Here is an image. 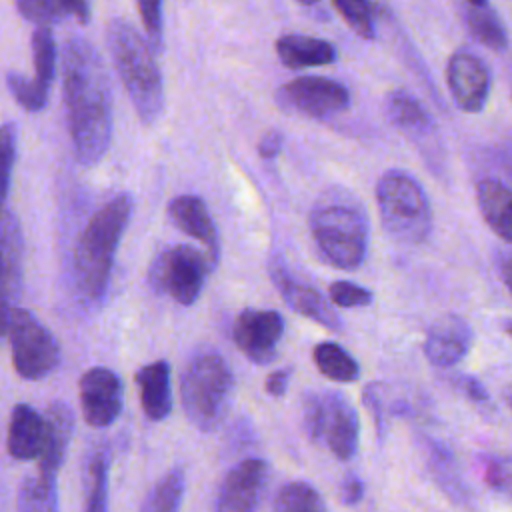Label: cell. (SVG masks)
Listing matches in <instances>:
<instances>
[{"instance_id": "1", "label": "cell", "mask_w": 512, "mask_h": 512, "mask_svg": "<svg viewBox=\"0 0 512 512\" xmlns=\"http://www.w3.org/2000/svg\"><path fill=\"white\" fill-rule=\"evenodd\" d=\"M62 88L74 154L94 166L112 138V94L102 58L92 44L70 38L62 54Z\"/></svg>"}, {"instance_id": "18", "label": "cell", "mask_w": 512, "mask_h": 512, "mask_svg": "<svg viewBox=\"0 0 512 512\" xmlns=\"http://www.w3.org/2000/svg\"><path fill=\"white\" fill-rule=\"evenodd\" d=\"M386 114L390 122L410 140L414 146L428 156L432 154V146L440 144L434 122L428 110L406 90H394L386 96Z\"/></svg>"}, {"instance_id": "6", "label": "cell", "mask_w": 512, "mask_h": 512, "mask_svg": "<svg viewBox=\"0 0 512 512\" xmlns=\"http://www.w3.org/2000/svg\"><path fill=\"white\" fill-rule=\"evenodd\" d=\"M310 232L320 256L334 268H358L368 250V218L360 206L330 202L310 212Z\"/></svg>"}, {"instance_id": "31", "label": "cell", "mask_w": 512, "mask_h": 512, "mask_svg": "<svg viewBox=\"0 0 512 512\" xmlns=\"http://www.w3.org/2000/svg\"><path fill=\"white\" fill-rule=\"evenodd\" d=\"M468 28L472 36L492 50H504L508 46V36L498 16L484 6H472L468 10Z\"/></svg>"}, {"instance_id": "41", "label": "cell", "mask_w": 512, "mask_h": 512, "mask_svg": "<svg viewBox=\"0 0 512 512\" xmlns=\"http://www.w3.org/2000/svg\"><path fill=\"white\" fill-rule=\"evenodd\" d=\"M364 496V484L356 474H346L340 482V500L346 506L358 504Z\"/></svg>"}, {"instance_id": "3", "label": "cell", "mask_w": 512, "mask_h": 512, "mask_svg": "<svg viewBox=\"0 0 512 512\" xmlns=\"http://www.w3.org/2000/svg\"><path fill=\"white\" fill-rule=\"evenodd\" d=\"M106 44L138 118L152 124L164 108V84L152 44L124 20L108 24Z\"/></svg>"}, {"instance_id": "47", "label": "cell", "mask_w": 512, "mask_h": 512, "mask_svg": "<svg viewBox=\"0 0 512 512\" xmlns=\"http://www.w3.org/2000/svg\"><path fill=\"white\" fill-rule=\"evenodd\" d=\"M470 2V6H484L486 4V0H468Z\"/></svg>"}, {"instance_id": "19", "label": "cell", "mask_w": 512, "mask_h": 512, "mask_svg": "<svg viewBox=\"0 0 512 512\" xmlns=\"http://www.w3.org/2000/svg\"><path fill=\"white\" fill-rule=\"evenodd\" d=\"M166 214L178 230L204 244L208 258L216 266L220 258V236L204 200L194 194L176 196L170 200Z\"/></svg>"}, {"instance_id": "26", "label": "cell", "mask_w": 512, "mask_h": 512, "mask_svg": "<svg viewBox=\"0 0 512 512\" xmlns=\"http://www.w3.org/2000/svg\"><path fill=\"white\" fill-rule=\"evenodd\" d=\"M18 12L34 24H52L68 16L86 22L90 16L88 0H16Z\"/></svg>"}, {"instance_id": "43", "label": "cell", "mask_w": 512, "mask_h": 512, "mask_svg": "<svg viewBox=\"0 0 512 512\" xmlns=\"http://www.w3.org/2000/svg\"><path fill=\"white\" fill-rule=\"evenodd\" d=\"M282 142H284L282 134L276 132V130H272V132H268V134H264V136L260 138V142H258V154H260L264 160H272V158H276V156L280 154Z\"/></svg>"}, {"instance_id": "22", "label": "cell", "mask_w": 512, "mask_h": 512, "mask_svg": "<svg viewBox=\"0 0 512 512\" xmlns=\"http://www.w3.org/2000/svg\"><path fill=\"white\" fill-rule=\"evenodd\" d=\"M134 380L140 388V404L144 414L154 422L164 420L172 410L170 364L166 360L146 364L136 372Z\"/></svg>"}, {"instance_id": "40", "label": "cell", "mask_w": 512, "mask_h": 512, "mask_svg": "<svg viewBox=\"0 0 512 512\" xmlns=\"http://www.w3.org/2000/svg\"><path fill=\"white\" fill-rule=\"evenodd\" d=\"M456 388L462 392V396H466L478 408L490 406V394L486 392V388L476 378H472V376H458L456 378Z\"/></svg>"}, {"instance_id": "33", "label": "cell", "mask_w": 512, "mask_h": 512, "mask_svg": "<svg viewBox=\"0 0 512 512\" xmlns=\"http://www.w3.org/2000/svg\"><path fill=\"white\" fill-rule=\"evenodd\" d=\"M32 60H34V78L50 90V84L56 74V44L52 30L40 24L32 34Z\"/></svg>"}, {"instance_id": "20", "label": "cell", "mask_w": 512, "mask_h": 512, "mask_svg": "<svg viewBox=\"0 0 512 512\" xmlns=\"http://www.w3.org/2000/svg\"><path fill=\"white\" fill-rule=\"evenodd\" d=\"M46 440V422L30 404H16L8 424V452L16 460L40 458Z\"/></svg>"}, {"instance_id": "5", "label": "cell", "mask_w": 512, "mask_h": 512, "mask_svg": "<svg viewBox=\"0 0 512 512\" xmlns=\"http://www.w3.org/2000/svg\"><path fill=\"white\" fill-rule=\"evenodd\" d=\"M384 230L402 244H420L432 230V208L422 184L404 170H388L376 184Z\"/></svg>"}, {"instance_id": "8", "label": "cell", "mask_w": 512, "mask_h": 512, "mask_svg": "<svg viewBox=\"0 0 512 512\" xmlns=\"http://www.w3.org/2000/svg\"><path fill=\"white\" fill-rule=\"evenodd\" d=\"M212 260L190 244H176L158 254L150 266V284L182 306H192L204 288Z\"/></svg>"}, {"instance_id": "16", "label": "cell", "mask_w": 512, "mask_h": 512, "mask_svg": "<svg viewBox=\"0 0 512 512\" xmlns=\"http://www.w3.org/2000/svg\"><path fill=\"white\" fill-rule=\"evenodd\" d=\"M446 80L460 110L474 114L484 108L490 94V72L478 56L470 52H456L448 60Z\"/></svg>"}, {"instance_id": "44", "label": "cell", "mask_w": 512, "mask_h": 512, "mask_svg": "<svg viewBox=\"0 0 512 512\" xmlns=\"http://www.w3.org/2000/svg\"><path fill=\"white\" fill-rule=\"evenodd\" d=\"M500 274L512 294V254H504V258H500Z\"/></svg>"}, {"instance_id": "24", "label": "cell", "mask_w": 512, "mask_h": 512, "mask_svg": "<svg viewBox=\"0 0 512 512\" xmlns=\"http://www.w3.org/2000/svg\"><path fill=\"white\" fill-rule=\"evenodd\" d=\"M276 54L286 68H314L326 66L336 60V48L314 36L304 34H286L276 40Z\"/></svg>"}, {"instance_id": "34", "label": "cell", "mask_w": 512, "mask_h": 512, "mask_svg": "<svg viewBox=\"0 0 512 512\" xmlns=\"http://www.w3.org/2000/svg\"><path fill=\"white\" fill-rule=\"evenodd\" d=\"M332 4L358 36L366 40L374 38V10L370 0H332Z\"/></svg>"}, {"instance_id": "15", "label": "cell", "mask_w": 512, "mask_h": 512, "mask_svg": "<svg viewBox=\"0 0 512 512\" xmlns=\"http://www.w3.org/2000/svg\"><path fill=\"white\" fill-rule=\"evenodd\" d=\"M270 278H272L274 286L278 288L280 296L284 298V302L294 312H298L330 330H342L340 316L328 304V300L310 284H304L298 278H294L280 258L270 262Z\"/></svg>"}, {"instance_id": "28", "label": "cell", "mask_w": 512, "mask_h": 512, "mask_svg": "<svg viewBox=\"0 0 512 512\" xmlns=\"http://www.w3.org/2000/svg\"><path fill=\"white\" fill-rule=\"evenodd\" d=\"M318 370L334 382H354L360 376L358 362L336 342H320L312 352Z\"/></svg>"}, {"instance_id": "21", "label": "cell", "mask_w": 512, "mask_h": 512, "mask_svg": "<svg viewBox=\"0 0 512 512\" xmlns=\"http://www.w3.org/2000/svg\"><path fill=\"white\" fill-rule=\"evenodd\" d=\"M46 422V440L40 454V472L54 474L60 470L70 440L74 436V412L64 402H52L44 412Z\"/></svg>"}, {"instance_id": "27", "label": "cell", "mask_w": 512, "mask_h": 512, "mask_svg": "<svg viewBox=\"0 0 512 512\" xmlns=\"http://www.w3.org/2000/svg\"><path fill=\"white\" fill-rule=\"evenodd\" d=\"M16 508L22 512H54L60 508L58 504V486L56 476L40 472L28 476L20 482Z\"/></svg>"}, {"instance_id": "23", "label": "cell", "mask_w": 512, "mask_h": 512, "mask_svg": "<svg viewBox=\"0 0 512 512\" xmlns=\"http://www.w3.org/2000/svg\"><path fill=\"white\" fill-rule=\"evenodd\" d=\"M476 200L492 232L512 242V186L500 178H482L476 184Z\"/></svg>"}, {"instance_id": "38", "label": "cell", "mask_w": 512, "mask_h": 512, "mask_svg": "<svg viewBox=\"0 0 512 512\" xmlns=\"http://www.w3.org/2000/svg\"><path fill=\"white\" fill-rule=\"evenodd\" d=\"M484 482L492 490L512 498V458H506V456L490 458L484 466Z\"/></svg>"}, {"instance_id": "45", "label": "cell", "mask_w": 512, "mask_h": 512, "mask_svg": "<svg viewBox=\"0 0 512 512\" xmlns=\"http://www.w3.org/2000/svg\"><path fill=\"white\" fill-rule=\"evenodd\" d=\"M504 330H506L508 336H512V320H506V322H504Z\"/></svg>"}, {"instance_id": "2", "label": "cell", "mask_w": 512, "mask_h": 512, "mask_svg": "<svg viewBox=\"0 0 512 512\" xmlns=\"http://www.w3.org/2000/svg\"><path fill=\"white\" fill-rule=\"evenodd\" d=\"M134 200L118 194L92 214L74 250V282L80 296L98 304L108 290L114 256L132 216Z\"/></svg>"}, {"instance_id": "4", "label": "cell", "mask_w": 512, "mask_h": 512, "mask_svg": "<svg viewBox=\"0 0 512 512\" xmlns=\"http://www.w3.org/2000/svg\"><path fill=\"white\" fill-rule=\"evenodd\" d=\"M234 392V374L220 352H196L182 376L180 398L186 418L194 428L210 432L222 424Z\"/></svg>"}, {"instance_id": "12", "label": "cell", "mask_w": 512, "mask_h": 512, "mask_svg": "<svg viewBox=\"0 0 512 512\" xmlns=\"http://www.w3.org/2000/svg\"><path fill=\"white\" fill-rule=\"evenodd\" d=\"M80 408L84 420L94 428L110 426L124 404V386L120 376L104 366H94L78 382Z\"/></svg>"}, {"instance_id": "17", "label": "cell", "mask_w": 512, "mask_h": 512, "mask_svg": "<svg viewBox=\"0 0 512 512\" xmlns=\"http://www.w3.org/2000/svg\"><path fill=\"white\" fill-rule=\"evenodd\" d=\"M472 340L474 332L468 320L446 314L430 324L424 338V356L438 368H450L468 354Z\"/></svg>"}, {"instance_id": "30", "label": "cell", "mask_w": 512, "mask_h": 512, "mask_svg": "<svg viewBox=\"0 0 512 512\" xmlns=\"http://www.w3.org/2000/svg\"><path fill=\"white\" fill-rule=\"evenodd\" d=\"M272 508L278 512H322L326 504L310 484L288 482L278 490Z\"/></svg>"}, {"instance_id": "42", "label": "cell", "mask_w": 512, "mask_h": 512, "mask_svg": "<svg viewBox=\"0 0 512 512\" xmlns=\"http://www.w3.org/2000/svg\"><path fill=\"white\" fill-rule=\"evenodd\" d=\"M290 376H292V370L290 368H280V370H274L272 374H268L266 378V392L270 396H284L286 390H288V384H290Z\"/></svg>"}, {"instance_id": "10", "label": "cell", "mask_w": 512, "mask_h": 512, "mask_svg": "<svg viewBox=\"0 0 512 512\" xmlns=\"http://www.w3.org/2000/svg\"><path fill=\"white\" fill-rule=\"evenodd\" d=\"M278 100L300 114L326 118L350 106V92L344 84L322 76H300L278 90Z\"/></svg>"}, {"instance_id": "36", "label": "cell", "mask_w": 512, "mask_h": 512, "mask_svg": "<svg viewBox=\"0 0 512 512\" xmlns=\"http://www.w3.org/2000/svg\"><path fill=\"white\" fill-rule=\"evenodd\" d=\"M14 160H16V126L2 124L0 126V212L4 210L8 192H10Z\"/></svg>"}, {"instance_id": "13", "label": "cell", "mask_w": 512, "mask_h": 512, "mask_svg": "<svg viewBox=\"0 0 512 512\" xmlns=\"http://www.w3.org/2000/svg\"><path fill=\"white\" fill-rule=\"evenodd\" d=\"M22 230L12 212H0V338L8 334V324L22 284Z\"/></svg>"}, {"instance_id": "25", "label": "cell", "mask_w": 512, "mask_h": 512, "mask_svg": "<svg viewBox=\"0 0 512 512\" xmlns=\"http://www.w3.org/2000/svg\"><path fill=\"white\" fill-rule=\"evenodd\" d=\"M424 462L426 468L432 476V480L440 486V490L456 504H470V492L466 488V484L462 482L460 470L456 466V460L452 456V452L434 442V440H426L424 442Z\"/></svg>"}, {"instance_id": "14", "label": "cell", "mask_w": 512, "mask_h": 512, "mask_svg": "<svg viewBox=\"0 0 512 512\" xmlns=\"http://www.w3.org/2000/svg\"><path fill=\"white\" fill-rule=\"evenodd\" d=\"M268 482V464L248 458L236 464L222 480L214 508L218 512H250L258 508Z\"/></svg>"}, {"instance_id": "37", "label": "cell", "mask_w": 512, "mask_h": 512, "mask_svg": "<svg viewBox=\"0 0 512 512\" xmlns=\"http://www.w3.org/2000/svg\"><path fill=\"white\" fill-rule=\"evenodd\" d=\"M328 296L336 306H342V308H364V306H370L374 300V294L368 288L348 280L332 282L328 288Z\"/></svg>"}, {"instance_id": "35", "label": "cell", "mask_w": 512, "mask_h": 512, "mask_svg": "<svg viewBox=\"0 0 512 512\" xmlns=\"http://www.w3.org/2000/svg\"><path fill=\"white\" fill-rule=\"evenodd\" d=\"M6 82H8V88H10L12 96L16 98V102L22 108H26L30 112H38L46 106L48 88H44L36 78H26L22 74L10 72L6 76Z\"/></svg>"}, {"instance_id": "11", "label": "cell", "mask_w": 512, "mask_h": 512, "mask_svg": "<svg viewBox=\"0 0 512 512\" xmlns=\"http://www.w3.org/2000/svg\"><path fill=\"white\" fill-rule=\"evenodd\" d=\"M284 334V318L276 310H242L232 326V338L240 352L254 364H270L276 358Z\"/></svg>"}, {"instance_id": "29", "label": "cell", "mask_w": 512, "mask_h": 512, "mask_svg": "<svg viewBox=\"0 0 512 512\" xmlns=\"http://www.w3.org/2000/svg\"><path fill=\"white\" fill-rule=\"evenodd\" d=\"M108 470H110L108 452L100 448L90 456L86 466L84 510L88 512L108 510Z\"/></svg>"}, {"instance_id": "32", "label": "cell", "mask_w": 512, "mask_h": 512, "mask_svg": "<svg viewBox=\"0 0 512 512\" xmlns=\"http://www.w3.org/2000/svg\"><path fill=\"white\" fill-rule=\"evenodd\" d=\"M182 494H184V474L180 470H172L150 490L140 510L142 512H174L180 508Z\"/></svg>"}, {"instance_id": "46", "label": "cell", "mask_w": 512, "mask_h": 512, "mask_svg": "<svg viewBox=\"0 0 512 512\" xmlns=\"http://www.w3.org/2000/svg\"><path fill=\"white\" fill-rule=\"evenodd\" d=\"M298 4H302V6H312V4H318L320 0H296Z\"/></svg>"}, {"instance_id": "39", "label": "cell", "mask_w": 512, "mask_h": 512, "mask_svg": "<svg viewBox=\"0 0 512 512\" xmlns=\"http://www.w3.org/2000/svg\"><path fill=\"white\" fill-rule=\"evenodd\" d=\"M142 24L152 48L162 46V0H138Z\"/></svg>"}, {"instance_id": "9", "label": "cell", "mask_w": 512, "mask_h": 512, "mask_svg": "<svg viewBox=\"0 0 512 512\" xmlns=\"http://www.w3.org/2000/svg\"><path fill=\"white\" fill-rule=\"evenodd\" d=\"M12 364L24 380L46 378L60 364L56 338L28 310L14 308L8 324Z\"/></svg>"}, {"instance_id": "7", "label": "cell", "mask_w": 512, "mask_h": 512, "mask_svg": "<svg viewBox=\"0 0 512 512\" xmlns=\"http://www.w3.org/2000/svg\"><path fill=\"white\" fill-rule=\"evenodd\" d=\"M302 416L308 438L324 442L338 460H350L356 454L360 422L356 410L342 394H306Z\"/></svg>"}]
</instances>
